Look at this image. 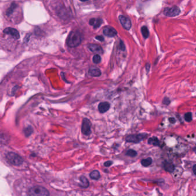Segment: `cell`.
Returning <instances> with one entry per match:
<instances>
[{"mask_svg":"<svg viewBox=\"0 0 196 196\" xmlns=\"http://www.w3.org/2000/svg\"><path fill=\"white\" fill-rule=\"evenodd\" d=\"M82 40V36L79 32L72 31L67 38V44L70 47H76L81 43Z\"/></svg>","mask_w":196,"mask_h":196,"instance_id":"cell-1","label":"cell"},{"mask_svg":"<svg viewBox=\"0 0 196 196\" xmlns=\"http://www.w3.org/2000/svg\"><path fill=\"white\" fill-rule=\"evenodd\" d=\"M28 195L29 196H44L50 195V193L47 189L41 186H34L28 190Z\"/></svg>","mask_w":196,"mask_h":196,"instance_id":"cell-2","label":"cell"},{"mask_svg":"<svg viewBox=\"0 0 196 196\" xmlns=\"http://www.w3.org/2000/svg\"><path fill=\"white\" fill-rule=\"evenodd\" d=\"M6 158L11 165L14 166H20L24 162V160L21 157L13 152L8 153L6 155Z\"/></svg>","mask_w":196,"mask_h":196,"instance_id":"cell-3","label":"cell"},{"mask_svg":"<svg viewBox=\"0 0 196 196\" xmlns=\"http://www.w3.org/2000/svg\"><path fill=\"white\" fill-rule=\"evenodd\" d=\"M147 134L143 133L139 134H133L127 136L125 138V140L127 142L133 143H138L144 140L147 136Z\"/></svg>","mask_w":196,"mask_h":196,"instance_id":"cell-4","label":"cell"},{"mask_svg":"<svg viewBox=\"0 0 196 196\" xmlns=\"http://www.w3.org/2000/svg\"><path fill=\"white\" fill-rule=\"evenodd\" d=\"M91 127H92V124L90 120L87 118H84L82 120V128H81V131L82 133L86 136L91 135L92 133Z\"/></svg>","mask_w":196,"mask_h":196,"instance_id":"cell-5","label":"cell"},{"mask_svg":"<svg viewBox=\"0 0 196 196\" xmlns=\"http://www.w3.org/2000/svg\"><path fill=\"white\" fill-rule=\"evenodd\" d=\"M180 13V9L177 6H174L170 8H166L163 11L164 14L168 17H175L178 16Z\"/></svg>","mask_w":196,"mask_h":196,"instance_id":"cell-6","label":"cell"},{"mask_svg":"<svg viewBox=\"0 0 196 196\" xmlns=\"http://www.w3.org/2000/svg\"><path fill=\"white\" fill-rule=\"evenodd\" d=\"M118 19L121 24L123 26L124 28H125L127 30H129L131 28L132 26L131 20L128 17L123 15H120Z\"/></svg>","mask_w":196,"mask_h":196,"instance_id":"cell-7","label":"cell"},{"mask_svg":"<svg viewBox=\"0 0 196 196\" xmlns=\"http://www.w3.org/2000/svg\"><path fill=\"white\" fill-rule=\"evenodd\" d=\"M103 33L105 36L109 37V38L114 37L118 34L117 31L113 27H110V26L105 27L103 29Z\"/></svg>","mask_w":196,"mask_h":196,"instance_id":"cell-8","label":"cell"},{"mask_svg":"<svg viewBox=\"0 0 196 196\" xmlns=\"http://www.w3.org/2000/svg\"><path fill=\"white\" fill-rule=\"evenodd\" d=\"M4 33L5 34L10 35L16 39L20 38V34L19 31L13 28H6L3 31Z\"/></svg>","mask_w":196,"mask_h":196,"instance_id":"cell-9","label":"cell"},{"mask_svg":"<svg viewBox=\"0 0 196 196\" xmlns=\"http://www.w3.org/2000/svg\"><path fill=\"white\" fill-rule=\"evenodd\" d=\"M89 49L94 53H97L98 54H101L103 53V50L101 47L96 44H88Z\"/></svg>","mask_w":196,"mask_h":196,"instance_id":"cell-10","label":"cell"},{"mask_svg":"<svg viewBox=\"0 0 196 196\" xmlns=\"http://www.w3.org/2000/svg\"><path fill=\"white\" fill-rule=\"evenodd\" d=\"M110 104L108 102H103L100 103L98 106V109L101 113H104L106 112L110 108Z\"/></svg>","mask_w":196,"mask_h":196,"instance_id":"cell-11","label":"cell"},{"mask_svg":"<svg viewBox=\"0 0 196 196\" xmlns=\"http://www.w3.org/2000/svg\"><path fill=\"white\" fill-rule=\"evenodd\" d=\"M163 168L166 171L171 173L175 170V166L172 162L165 160L163 162Z\"/></svg>","mask_w":196,"mask_h":196,"instance_id":"cell-12","label":"cell"},{"mask_svg":"<svg viewBox=\"0 0 196 196\" xmlns=\"http://www.w3.org/2000/svg\"><path fill=\"white\" fill-rule=\"evenodd\" d=\"M103 23L102 19H92L89 21V24L91 26H93L94 28H97L100 27Z\"/></svg>","mask_w":196,"mask_h":196,"instance_id":"cell-13","label":"cell"},{"mask_svg":"<svg viewBox=\"0 0 196 196\" xmlns=\"http://www.w3.org/2000/svg\"><path fill=\"white\" fill-rule=\"evenodd\" d=\"M89 74L92 77H100L101 75V72L98 68L92 67L89 70Z\"/></svg>","mask_w":196,"mask_h":196,"instance_id":"cell-14","label":"cell"},{"mask_svg":"<svg viewBox=\"0 0 196 196\" xmlns=\"http://www.w3.org/2000/svg\"><path fill=\"white\" fill-rule=\"evenodd\" d=\"M79 180L81 183L79 184V185L83 188H87L89 186V182L87 178L85 176H81L79 178Z\"/></svg>","mask_w":196,"mask_h":196,"instance_id":"cell-15","label":"cell"},{"mask_svg":"<svg viewBox=\"0 0 196 196\" xmlns=\"http://www.w3.org/2000/svg\"><path fill=\"white\" fill-rule=\"evenodd\" d=\"M89 175H90V177L92 178V180H98L101 177L100 173L98 170L93 171L91 172Z\"/></svg>","mask_w":196,"mask_h":196,"instance_id":"cell-16","label":"cell"},{"mask_svg":"<svg viewBox=\"0 0 196 196\" xmlns=\"http://www.w3.org/2000/svg\"><path fill=\"white\" fill-rule=\"evenodd\" d=\"M148 143L150 145H153L154 146H159V140L157 137L150 138V139L148 140Z\"/></svg>","mask_w":196,"mask_h":196,"instance_id":"cell-17","label":"cell"},{"mask_svg":"<svg viewBox=\"0 0 196 196\" xmlns=\"http://www.w3.org/2000/svg\"><path fill=\"white\" fill-rule=\"evenodd\" d=\"M153 163V159L151 158H147L146 159H142L141 161V164L144 167H148L151 165Z\"/></svg>","mask_w":196,"mask_h":196,"instance_id":"cell-18","label":"cell"},{"mask_svg":"<svg viewBox=\"0 0 196 196\" xmlns=\"http://www.w3.org/2000/svg\"><path fill=\"white\" fill-rule=\"evenodd\" d=\"M141 32H142V35L143 36L144 39H147L148 38L150 35V32L147 26H142L141 28Z\"/></svg>","mask_w":196,"mask_h":196,"instance_id":"cell-19","label":"cell"},{"mask_svg":"<svg viewBox=\"0 0 196 196\" xmlns=\"http://www.w3.org/2000/svg\"><path fill=\"white\" fill-rule=\"evenodd\" d=\"M101 61V56L98 54H96L93 57V62L96 64H98L100 63Z\"/></svg>","mask_w":196,"mask_h":196,"instance_id":"cell-20","label":"cell"},{"mask_svg":"<svg viewBox=\"0 0 196 196\" xmlns=\"http://www.w3.org/2000/svg\"><path fill=\"white\" fill-rule=\"evenodd\" d=\"M184 118L186 121L190 122L192 120V113L191 112H187L185 114Z\"/></svg>","mask_w":196,"mask_h":196,"instance_id":"cell-21","label":"cell"},{"mask_svg":"<svg viewBox=\"0 0 196 196\" xmlns=\"http://www.w3.org/2000/svg\"><path fill=\"white\" fill-rule=\"evenodd\" d=\"M16 7H17V5L15 4L14 3H13V4L11 5L10 8H9L8 9V11H6V14H7L8 16L11 14L12 13H13V10H14Z\"/></svg>","mask_w":196,"mask_h":196,"instance_id":"cell-22","label":"cell"},{"mask_svg":"<svg viewBox=\"0 0 196 196\" xmlns=\"http://www.w3.org/2000/svg\"><path fill=\"white\" fill-rule=\"evenodd\" d=\"M126 155L130 157H136L137 155V152L133 150H128L126 153Z\"/></svg>","mask_w":196,"mask_h":196,"instance_id":"cell-23","label":"cell"},{"mask_svg":"<svg viewBox=\"0 0 196 196\" xmlns=\"http://www.w3.org/2000/svg\"><path fill=\"white\" fill-rule=\"evenodd\" d=\"M32 131H33V130L31 128V127H26L24 130V133H25V135L26 136H29L32 133Z\"/></svg>","mask_w":196,"mask_h":196,"instance_id":"cell-24","label":"cell"},{"mask_svg":"<svg viewBox=\"0 0 196 196\" xmlns=\"http://www.w3.org/2000/svg\"><path fill=\"white\" fill-rule=\"evenodd\" d=\"M171 103L170 101V99L167 97H165L163 98V104L166 105H169Z\"/></svg>","mask_w":196,"mask_h":196,"instance_id":"cell-25","label":"cell"},{"mask_svg":"<svg viewBox=\"0 0 196 196\" xmlns=\"http://www.w3.org/2000/svg\"><path fill=\"white\" fill-rule=\"evenodd\" d=\"M120 49L121 50H122V51H124L125 49V45H124L123 41H121V40L120 42Z\"/></svg>","mask_w":196,"mask_h":196,"instance_id":"cell-26","label":"cell"},{"mask_svg":"<svg viewBox=\"0 0 196 196\" xmlns=\"http://www.w3.org/2000/svg\"><path fill=\"white\" fill-rule=\"evenodd\" d=\"M113 162L112 161H110V160H108L106 161V162L104 163V166L105 167H109L110 166H111L112 165Z\"/></svg>","mask_w":196,"mask_h":196,"instance_id":"cell-27","label":"cell"},{"mask_svg":"<svg viewBox=\"0 0 196 196\" xmlns=\"http://www.w3.org/2000/svg\"><path fill=\"white\" fill-rule=\"evenodd\" d=\"M169 122H170V123H171V124H174V123H175V121H176V120H175V118H169Z\"/></svg>","mask_w":196,"mask_h":196,"instance_id":"cell-28","label":"cell"},{"mask_svg":"<svg viewBox=\"0 0 196 196\" xmlns=\"http://www.w3.org/2000/svg\"><path fill=\"white\" fill-rule=\"evenodd\" d=\"M96 39L99 40V41H103L104 40V38L102 36H97L96 37Z\"/></svg>","mask_w":196,"mask_h":196,"instance_id":"cell-29","label":"cell"},{"mask_svg":"<svg viewBox=\"0 0 196 196\" xmlns=\"http://www.w3.org/2000/svg\"><path fill=\"white\" fill-rule=\"evenodd\" d=\"M150 65L148 64V63H147L146 65H145V69L147 70V72L148 73L150 70Z\"/></svg>","mask_w":196,"mask_h":196,"instance_id":"cell-30","label":"cell"},{"mask_svg":"<svg viewBox=\"0 0 196 196\" xmlns=\"http://www.w3.org/2000/svg\"><path fill=\"white\" fill-rule=\"evenodd\" d=\"M193 171L194 174L196 175V165H194V166L193 167Z\"/></svg>","mask_w":196,"mask_h":196,"instance_id":"cell-31","label":"cell"},{"mask_svg":"<svg viewBox=\"0 0 196 196\" xmlns=\"http://www.w3.org/2000/svg\"><path fill=\"white\" fill-rule=\"evenodd\" d=\"M80 1H83V2H85V1H88V0H80Z\"/></svg>","mask_w":196,"mask_h":196,"instance_id":"cell-32","label":"cell"}]
</instances>
